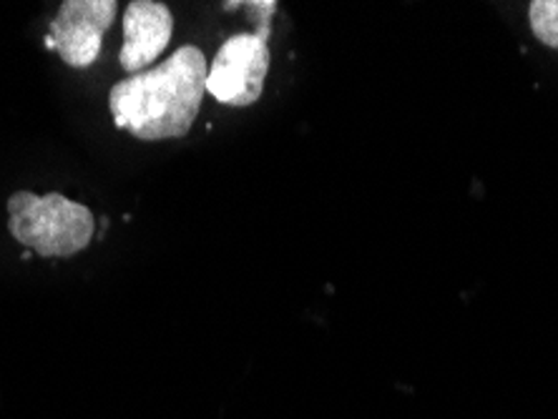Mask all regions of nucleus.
<instances>
[{
    "instance_id": "39448f33",
    "label": "nucleus",
    "mask_w": 558,
    "mask_h": 419,
    "mask_svg": "<svg viewBox=\"0 0 558 419\" xmlns=\"http://www.w3.org/2000/svg\"><path fill=\"white\" fill-rule=\"evenodd\" d=\"M171 33H174V15L169 5L156 0H134L124 13V44H121V69L134 73L149 71V65L167 51Z\"/></svg>"
},
{
    "instance_id": "20e7f679",
    "label": "nucleus",
    "mask_w": 558,
    "mask_h": 419,
    "mask_svg": "<svg viewBox=\"0 0 558 419\" xmlns=\"http://www.w3.org/2000/svg\"><path fill=\"white\" fill-rule=\"evenodd\" d=\"M117 0H65L51 23L53 51L71 69H88L101 56L104 36L117 19Z\"/></svg>"
},
{
    "instance_id": "7ed1b4c3",
    "label": "nucleus",
    "mask_w": 558,
    "mask_h": 419,
    "mask_svg": "<svg viewBox=\"0 0 558 419\" xmlns=\"http://www.w3.org/2000/svg\"><path fill=\"white\" fill-rule=\"evenodd\" d=\"M269 73V46L267 38L257 33H240L232 36L215 56L209 65L207 94L219 103L247 109L257 103Z\"/></svg>"
},
{
    "instance_id": "f03ea898",
    "label": "nucleus",
    "mask_w": 558,
    "mask_h": 419,
    "mask_svg": "<svg viewBox=\"0 0 558 419\" xmlns=\"http://www.w3.org/2000/svg\"><path fill=\"white\" fill-rule=\"evenodd\" d=\"M8 229L38 257H76L94 239L96 219L88 207L51 192H15L8 199Z\"/></svg>"
},
{
    "instance_id": "423d86ee",
    "label": "nucleus",
    "mask_w": 558,
    "mask_h": 419,
    "mask_svg": "<svg viewBox=\"0 0 558 419\" xmlns=\"http://www.w3.org/2000/svg\"><path fill=\"white\" fill-rule=\"evenodd\" d=\"M533 36L548 48H558V0H536L529 11Z\"/></svg>"
},
{
    "instance_id": "f257e3e1",
    "label": "nucleus",
    "mask_w": 558,
    "mask_h": 419,
    "mask_svg": "<svg viewBox=\"0 0 558 419\" xmlns=\"http://www.w3.org/2000/svg\"><path fill=\"white\" fill-rule=\"evenodd\" d=\"M209 65L196 46H182L156 69L134 73L111 88L113 123L138 141L182 138L199 116Z\"/></svg>"
}]
</instances>
